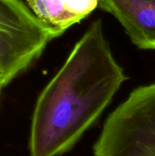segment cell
Returning a JSON list of instances; mask_svg holds the SVG:
<instances>
[{"mask_svg":"<svg viewBox=\"0 0 155 156\" xmlns=\"http://www.w3.org/2000/svg\"><path fill=\"white\" fill-rule=\"evenodd\" d=\"M112 15L132 43L141 49H155V0H99Z\"/></svg>","mask_w":155,"mask_h":156,"instance_id":"4","label":"cell"},{"mask_svg":"<svg viewBox=\"0 0 155 156\" xmlns=\"http://www.w3.org/2000/svg\"><path fill=\"white\" fill-rule=\"evenodd\" d=\"M3 88H5V85L2 83V81L0 80V94H1V91H2V90H3Z\"/></svg>","mask_w":155,"mask_h":156,"instance_id":"6","label":"cell"},{"mask_svg":"<svg viewBox=\"0 0 155 156\" xmlns=\"http://www.w3.org/2000/svg\"><path fill=\"white\" fill-rule=\"evenodd\" d=\"M95 156H155V83L139 87L106 120Z\"/></svg>","mask_w":155,"mask_h":156,"instance_id":"2","label":"cell"},{"mask_svg":"<svg viewBox=\"0 0 155 156\" xmlns=\"http://www.w3.org/2000/svg\"><path fill=\"white\" fill-rule=\"evenodd\" d=\"M54 34L21 0H0V80L5 87L37 60Z\"/></svg>","mask_w":155,"mask_h":156,"instance_id":"3","label":"cell"},{"mask_svg":"<svg viewBox=\"0 0 155 156\" xmlns=\"http://www.w3.org/2000/svg\"><path fill=\"white\" fill-rule=\"evenodd\" d=\"M126 80L101 20L94 21L37 98L30 128V156H58L69 151Z\"/></svg>","mask_w":155,"mask_h":156,"instance_id":"1","label":"cell"},{"mask_svg":"<svg viewBox=\"0 0 155 156\" xmlns=\"http://www.w3.org/2000/svg\"><path fill=\"white\" fill-rule=\"evenodd\" d=\"M38 20L58 37L87 17L99 5V0H26Z\"/></svg>","mask_w":155,"mask_h":156,"instance_id":"5","label":"cell"}]
</instances>
